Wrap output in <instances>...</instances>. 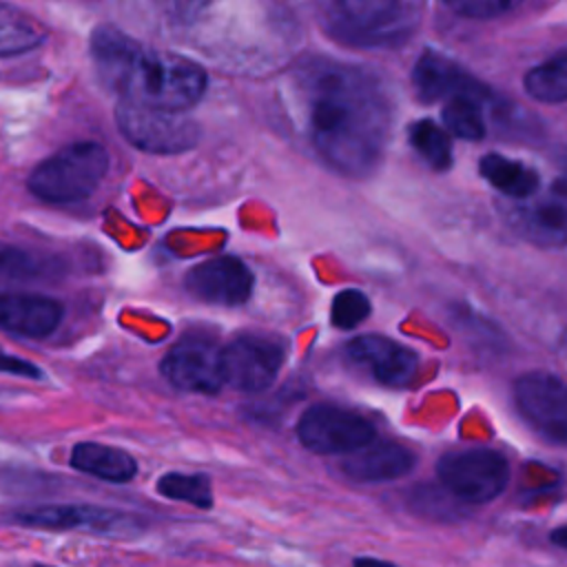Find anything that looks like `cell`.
<instances>
[{
	"label": "cell",
	"instance_id": "cell-21",
	"mask_svg": "<svg viewBox=\"0 0 567 567\" xmlns=\"http://www.w3.org/2000/svg\"><path fill=\"white\" fill-rule=\"evenodd\" d=\"M525 91L532 100L545 104L567 102V51L558 53L525 73Z\"/></svg>",
	"mask_w": 567,
	"mask_h": 567
},
{
	"label": "cell",
	"instance_id": "cell-10",
	"mask_svg": "<svg viewBox=\"0 0 567 567\" xmlns=\"http://www.w3.org/2000/svg\"><path fill=\"white\" fill-rule=\"evenodd\" d=\"M286 359L277 339L261 334H241L221 348L224 385L239 392H261L272 385Z\"/></svg>",
	"mask_w": 567,
	"mask_h": 567
},
{
	"label": "cell",
	"instance_id": "cell-31",
	"mask_svg": "<svg viewBox=\"0 0 567 567\" xmlns=\"http://www.w3.org/2000/svg\"><path fill=\"white\" fill-rule=\"evenodd\" d=\"M179 9L184 11H190V9H199L204 4V0H173Z\"/></svg>",
	"mask_w": 567,
	"mask_h": 567
},
{
	"label": "cell",
	"instance_id": "cell-7",
	"mask_svg": "<svg viewBox=\"0 0 567 567\" xmlns=\"http://www.w3.org/2000/svg\"><path fill=\"white\" fill-rule=\"evenodd\" d=\"M295 432L299 443L315 454H350L377 439L374 425L363 414L332 403L310 405Z\"/></svg>",
	"mask_w": 567,
	"mask_h": 567
},
{
	"label": "cell",
	"instance_id": "cell-1",
	"mask_svg": "<svg viewBox=\"0 0 567 567\" xmlns=\"http://www.w3.org/2000/svg\"><path fill=\"white\" fill-rule=\"evenodd\" d=\"M295 109L319 159L348 177L370 175L390 137V102L377 75L337 62L310 60L290 78Z\"/></svg>",
	"mask_w": 567,
	"mask_h": 567
},
{
	"label": "cell",
	"instance_id": "cell-29",
	"mask_svg": "<svg viewBox=\"0 0 567 567\" xmlns=\"http://www.w3.org/2000/svg\"><path fill=\"white\" fill-rule=\"evenodd\" d=\"M352 567H399V565H394V563H388V560H381V558L361 556V558H354Z\"/></svg>",
	"mask_w": 567,
	"mask_h": 567
},
{
	"label": "cell",
	"instance_id": "cell-2",
	"mask_svg": "<svg viewBox=\"0 0 567 567\" xmlns=\"http://www.w3.org/2000/svg\"><path fill=\"white\" fill-rule=\"evenodd\" d=\"M91 55L100 78L120 93V100L151 109L184 113L202 100L208 84L197 62L146 49L106 24L93 31Z\"/></svg>",
	"mask_w": 567,
	"mask_h": 567
},
{
	"label": "cell",
	"instance_id": "cell-18",
	"mask_svg": "<svg viewBox=\"0 0 567 567\" xmlns=\"http://www.w3.org/2000/svg\"><path fill=\"white\" fill-rule=\"evenodd\" d=\"M478 171L483 179L492 184V188H496L503 197L512 202L529 199L543 184L540 173L534 166L501 153L483 155L478 162Z\"/></svg>",
	"mask_w": 567,
	"mask_h": 567
},
{
	"label": "cell",
	"instance_id": "cell-15",
	"mask_svg": "<svg viewBox=\"0 0 567 567\" xmlns=\"http://www.w3.org/2000/svg\"><path fill=\"white\" fill-rule=\"evenodd\" d=\"M58 299L35 292H0V330L27 339L49 337L62 321Z\"/></svg>",
	"mask_w": 567,
	"mask_h": 567
},
{
	"label": "cell",
	"instance_id": "cell-12",
	"mask_svg": "<svg viewBox=\"0 0 567 567\" xmlns=\"http://www.w3.org/2000/svg\"><path fill=\"white\" fill-rule=\"evenodd\" d=\"M184 286L199 301L233 308L250 299L255 277L239 257L221 255L190 268Z\"/></svg>",
	"mask_w": 567,
	"mask_h": 567
},
{
	"label": "cell",
	"instance_id": "cell-27",
	"mask_svg": "<svg viewBox=\"0 0 567 567\" xmlns=\"http://www.w3.org/2000/svg\"><path fill=\"white\" fill-rule=\"evenodd\" d=\"M441 2L461 18L492 20L514 11L523 0H441Z\"/></svg>",
	"mask_w": 567,
	"mask_h": 567
},
{
	"label": "cell",
	"instance_id": "cell-11",
	"mask_svg": "<svg viewBox=\"0 0 567 567\" xmlns=\"http://www.w3.org/2000/svg\"><path fill=\"white\" fill-rule=\"evenodd\" d=\"M159 370L182 392L217 394L224 388L221 348L206 337L190 334L179 339L162 359Z\"/></svg>",
	"mask_w": 567,
	"mask_h": 567
},
{
	"label": "cell",
	"instance_id": "cell-24",
	"mask_svg": "<svg viewBox=\"0 0 567 567\" xmlns=\"http://www.w3.org/2000/svg\"><path fill=\"white\" fill-rule=\"evenodd\" d=\"M157 492L171 501H182L199 509L213 507V487L206 474L166 472L157 481Z\"/></svg>",
	"mask_w": 567,
	"mask_h": 567
},
{
	"label": "cell",
	"instance_id": "cell-17",
	"mask_svg": "<svg viewBox=\"0 0 567 567\" xmlns=\"http://www.w3.org/2000/svg\"><path fill=\"white\" fill-rule=\"evenodd\" d=\"M16 520L38 529H93L111 532L117 525L124 527L126 518L120 512L95 505H38L20 509Z\"/></svg>",
	"mask_w": 567,
	"mask_h": 567
},
{
	"label": "cell",
	"instance_id": "cell-3",
	"mask_svg": "<svg viewBox=\"0 0 567 567\" xmlns=\"http://www.w3.org/2000/svg\"><path fill=\"white\" fill-rule=\"evenodd\" d=\"M328 27L361 47L403 42L419 24L416 0H321Z\"/></svg>",
	"mask_w": 567,
	"mask_h": 567
},
{
	"label": "cell",
	"instance_id": "cell-9",
	"mask_svg": "<svg viewBox=\"0 0 567 567\" xmlns=\"http://www.w3.org/2000/svg\"><path fill=\"white\" fill-rule=\"evenodd\" d=\"M520 416L547 441L567 447V381L549 372H527L514 381Z\"/></svg>",
	"mask_w": 567,
	"mask_h": 567
},
{
	"label": "cell",
	"instance_id": "cell-30",
	"mask_svg": "<svg viewBox=\"0 0 567 567\" xmlns=\"http://www.w3.org/2000/svg\"><path fill=\"white\" fill-rule=\"evenodd\" d=\"M551 543L554 545H558V547H563V549H567V525H563V527H556L554 532H551Z\"/></svg>",
	"mask_w": 567,
	"mask_h": 567
},
{
	"label": "cell",
	"instance_id": "cell-19",
	"mask_svg": "<svg viewBox=\"0 0 567 567\" xmlns=\"http://www.w3.org/2000/svg\"><path fill=\"white\" fill-rule=\"evenodd\" d=\"M71 467L106 483H128L137 474L135 458L113 445L82 441L71 450Z\"/></svg>",
	"mask_w": 567,
	"mask_h": 567
},
{
	"label": "cell",
	"instance_id": "cell-8",
	"mask_svg": "<svg viewBox=\"0 0 567 567\" xmlns=\"http://www.w3.org/2000/svg\"><path fill=\"white\" fill-rule=\"evenodd\" d=\"M509 226L543 248L567 246V171L507 210Z\"/></svg>",
	"mask_w": 567,
	"mask_h": 567
},
{
	"label": "cell",
	"instance_id": "cell-6",
	"mask_svg": "<svg viewBox=\"0 0 567 567\" xmlns=\"http://www.w3.org/2000/svg\"><path fill=\"white\" fill-rule=\"evenodd\" d=\"M443 487L463 503L483 505L494 501L509 483L507 458L489 447L447 452L436 465Z\"/></svg>",
	"mask_w": 567,
	"mask_h": 567
},
{
	"label": "cell",
	"instance_id": "cell-25",
	"mask_svg": "<svg viewBox=\"0 0 567 567\" xmlns=\"http://www.w3.org/2000/svg\"><path fill=\"white\" fill-rule=\"evenodd\" d=\"M49 270V261L35 252L0 241V284H29Z\"/></svg>",
	"mask_w": 567,
	"mask_h": 567
},
{
	"label": "cell",
	"instance_id": "cell-13",
	"mask_svg": "<svg viewBox=\"0 0 567 567\" xmlns=\"http://www.w3.org/2000/svg\"><path fill=\"white\" fill-rule=\"evenodd\" d=\"M352 363L365 368L374 381L388 388H403L412 383L419 372V354L388 337L363 334L346 346Z\"/></svg>",
	"mask_w": 567,
	"mask_h": 567
},
{
	"label": "cell",
	"instance_id": "cell-26",
	"mask_svg": "<svg viewBox=\"0 0 567 567\" xmlns=\"http://www.w3.org/2000/svg\"><path fill=\"white\" fill-rule=\"evenodd\" d=\"M370 299L357 288H343L332 297L330 321L339 330H352L370 317Z\"/></svg>",
	"mask_w": 567,
	"mask_h": 567
},
{
	"label": "cell",
	"instance_id": "cell-20",
	"mask_svg": "<svg viewBox=\"0 0 567 567\" xmlns=\"http://www.w3.org/2000/svg\"><path fill=\"white\" fill-rule=\"evenodd\" d=\"M47 29L40 20L18 7L0 4V58L20 55L40 47Z\"/></svg>",
	"mask_w": 567,
	"mask_h": 567
},
{
	"label": "cell",
	"instance_id": "cell-16",
	"mask_svg": "<svg viewBox=\"0 0 567 567\" xmlns=\"http://www.w3.org/2000/svg\"><path fill=\"white\" fill-rule=\"evenodd\" d=\"M416 456L410 447L392 441L368 443L341 461V472L357 483H383L410 474Z\"/></svg>",
	"mask_w": 567,
	"mask_h": 567
},
{
	"label": "cell",
	"instance_id": "cell-14",
	"mask_svg": "<svg viewBox=\"0 0 567 567\" xmlns=\"http://www.w3.org/2000/svg\"><path fill=\"white\" fill-rule=\"evenodd\" d=\"M412 89L421 102H439L456 95H467L481 102V95L487 93L485 86L478 84L454 60L434 49H425L416 58L412 69Z\"/></svg>",
	"mask_w": 567,
	"mask_h": 567
},
{
	"label": "cell",
	"instance_id": "cell-23",
	"mask_svg": "<svg viewBox=\"0 0 567 567\" xmlns=\"http://www.w3.org/2000/svg\"><path fill=\"white\" fill-rule=\"evenodd\" d=\"M441 117H443L445 128L454 137L478 142L487 133L485 117H483V111H481V102L474 100V97L456 95V97L445 100Z\"/></svg>",
	"mask_w": 567,
	"mask_h": 567
},
{
	"label": "cell",
	"instance_id": "cell-22",
	"mask_svg": "<svg viewBox=\"0 0 567 567\" xmlns=\"http://www.w3.org/2000/svg\"><path fill=\"white\" fill-rule=\"evenodd\" d=\"M408 140H410V146L416 151V155L430 168L447 171L452 166L454 155H452L450 135L432 120L412 122L408 128Z\"/></svg>",
	"mask_w": 567,
	"mask_h": 567
},
{
	"label": "cell",
	"instance_id": "cell-5",
	"mask_svg": "<svg viewBox=\"0 0 567 567\" xmlns=\"http://www.w3.org/2000/svg\"><path fill=\"white\" fill-rule=\"evenodd\" d=\"M120 135L135 148L159 155H175L199 142V126L184 113L151 109L120 100L115 106Z\"/></svg>",
	"mask_w": 567,
	"mask_h": 567
},
{
	"label": "cell",
	"instance_id": "cell-28",
	"mask_svg": "<svg viewBox=\"0 0 567 567\" xmlns=\"http://www.w3.org/2000/svg\"><path fill=\"white\" fill-rule=\"evenodd\" d=\"M0 372L24 377V379H40L42 377V372L35 363H31L27 359H20V357H13V354L4 352L2 348H0Z\"/></svg>",
	"mask_w": 567,
	"mask_h": 567
},
{
	"label": "cell",
	"instance_id": "cell-4",
	"mask_svg": "<svg viewBox=\"0 0 567 567\" xmlns=\"http://www.w3.org/2000/svg\"><path fill=\"white\" fill-rule=\"evenodd\" d=\"M109 171V153L97 142H75L40 162L29 179V190L51 204L86 199L97 190Z\"/></svg>",
	"mask_w": 567,
	"mask_h": 567
}]
</instances>
